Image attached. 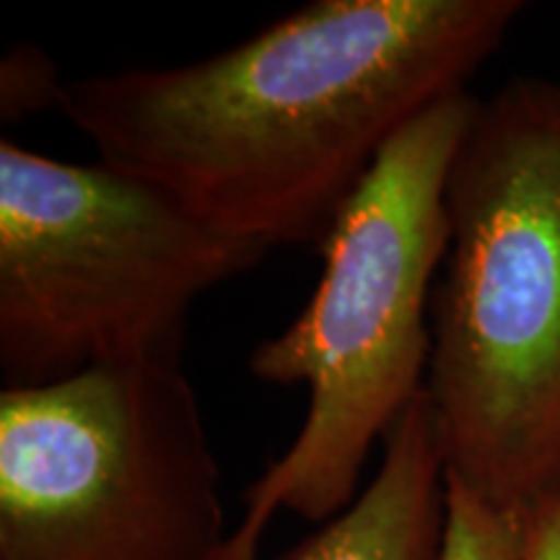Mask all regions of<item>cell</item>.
Returning <instances> with one entry per match:
<instances>
[{
  "label": "cell",
  "mask_w": 560,
  "mask_h": 560,
  "mask_svg": "<svg viewBox=\"0 0 560 560\" xmlns=\"http://www.w3.org/2000/svg\"><path fill=\"white\" fill-rule=\"evenodd\" d=\"M520 0H314L174 68L62 83L58 109L117 166L242 240L317 244L405 125L467 91Z\"/></svg>",
  "instance_id": "6da1fadb"
},
{
  "label": "cell",
  "mask_w": 560,
  "mask_h": 560,
  "mask_svg": "<svg viewBox=\"0 0 560 560\" xmlns=\"http://www.w3.org/2000/svg\"><path fill=\"white\" fill-rule=\"evenodd\" d=\"M446 213L423 387L446 478L529 520L560 501V81L480 102Z\"/></svg>",
  "instance_id": "7a4b0ae2"
},
{
  "label": "cell",
  "mask_w": 560,
  "mask_h": 560,
  "mask_svg": "<svg viewBox=\"0 0 560 560\" xmlns=\"http://www.w3.org/2000/svg\"><path fill=\"white\" fill-rule=\"evenodd\" d=\"M480 100L444 96L397 132L319 242L322 276L296 319L252 350L255 380L310 389L291 446L244 493L219 560H260L272 516L327 524L359 499L369 454L425 387L446 185Z\"/></svg>",
  "instance_id": "3957f363"
},
{
  "label": "cell",
  "mask_w": 560,
  "mask_h": 560,
  "mask_svg": "<svg viewBox=\"0 0 560 560\" xmlns=\"http://www.w3.org/2000/svg\"><path fill=\"white\" fill-rule=\"evenodd\" d=\"M268 252L143 177L3 138V389L47 387L128 359L179 361L195 301Z\"/></svg>",
  "instance_id": "277c9868"
},
{
  "label": "cell",
  "mask_w": 560,
  "mask_h": 560,
  "mask_svg": "<svg viewBox=\"0 0 560 560\" xmlns=\"http://www.w3.org/2000/svg\"><path fill=\"white\" fill-rule=\"evenodd\" d=\"M229 535L177 359L0 392V560H219Z\"/></svg>",
  "instance_id": "5b68a950"
},
{
  "label": "cell",
  "mask_w": 560,
  "mask_h": 560,
  "mask_svg": "<svg viewBox=\"0 0 560 560\" xmlns=\"http://www.w3.org/2000/svg\"><path fill=\"white\" fill-rule=\"evenodd\" d=\"M446 465L420 392L384 439L380 470L359 499L278 560H441Z\"/></svg>",
  "instance_id": "8992f818"
},
{
  "label": "cell",
  "mask_w": 560,
  "mask_h": 560,
  "mask_svg": "<svg viewBox=\"0 0 560 560\" xmlns=\"http://www.w3.org/2000/svg\"><path fill=\"white\" fill-rule=\"evenodd\" d=\"M529 520L490 506L446 478V522L441 560H524Z\"/></svg>",
  "instance_id": "52a82bcc"
},
{
  "label": "cell",
  "mask_w": 560,
  "mask_h": 560,
  "mask_svg": "<svg viewBox=\"0 0 560 560\" xmlns=\"http://www.w3.org/2000/svg\"><path fill=\"white\" fill-rule=\"evenodd\" d=\"M62 83L50 55L37 47L21 45L9 50L0 68V115L5 122L58 107Z\"/></svg>",
  "instance_id": "ba28073f"
},
{
  "label": "cell",
  "mask_w": 560,
  "mask_h": 560,
  "mask_svg": "<svg viewBox=\"0 0 560 560\" xmlns=\"http://www.w3.org/2000/svg\"><path fill=\"white\" fill-rule=\"evenodd\" d=\"M524 560H560V501L529 516Z\"/></svg>",
  "instance_id": "9c48e42d"
}]
</instances>
